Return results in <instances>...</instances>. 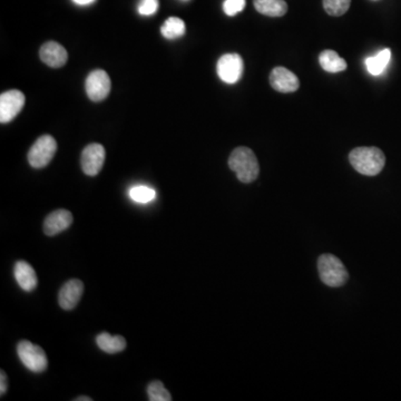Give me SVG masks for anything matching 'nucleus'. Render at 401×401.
Instances as JSON below:
<instances>
[{
    "label": "nucleus",
    "instance_id": "1",
    "mask_svg": "<svg viewBox=\"0 0 401 401\" xmlns=\"http://www.w3.org/2000/svg\"><path fill=\"white\" fill-rule=\"evenodd\" d=\"M352 168L362 175H378L385 166V157L378 147H357L349 154Z\"/></svg>",
    "mask_w": 401,
    "mask_h": 401
},
{
    "label": "nucleus",
    "instance_id": "2",
    "mask_svg": "<svg viewBox=\"0 0 401 401\" xmlns=\"http://www.w3.org/2000/svg\"><path fill=\"white\" fill-rule=\"evenodd\" d=\"M229 166L242 183H252L260 173L258 159L249 147H240L230 155Z\"/></svg>",
    "mask_w": 401,
    "mask_h": 401
},
{
    "label": "nucleus",
    "instance_id": "3",
    "mask_svg": "<svg viewBox=\"0 0 401 401\" xmlns=\"http://www.w3.org/2000/svg\"><path fill=\"white\" fill-rule=\"evenodd\" d=\"M320 279L330 288H340L348 281L349 274L340 259L326 253L318 260Z\"/></svg>",
    "mask_w": 401,
    "mask_h": 401
},
{
    "label": "nucleus",
    "instance_id": "4",
    "mask_svg": "<svg viewBox=\"0 0 401 401\" xmlns=\"http://www.w3.org/2000/svg\"><path fill=\"white\" fill-rule=\"evenodd\" d=\"M17 354L25 367L30 371L40 374L47 369V356L39 345H34L30 341L22 340L17 345Z\"/></svg>",
    "mask_w": 401,
    "mask_h": 401
},
{
    "label": "nucleus",
    "instance_id": "5",
    "mask_svg": "<svg viewBox=\"0 0 401 401\" xmlns=\"http://www.w3.org/2000/svg\"><path fill=\"white\" fill-rule=\"evenodd\" d=\"M56 151L57 142L53 136H40L28 152V162L32 168H45L51 162Z\"/></svg>",
    "mask_w": 401,
    "mask_h": 401
},
{
    "label": "nucleus",
    "instance_id": "6",
    "mask_svg": "<svg viewBox=\"0 0 401 401\" xmlns=\"http://www.w3.org/2000/svg\"><path fill=\"white\" fill-rule=\"evenodd\" d=\"M111 87H112L111 78L103 69H96L86 78V93L91 101H104L109 95Z\"/></svg>",
    "mask_w": 401,
    "mask_h": 401
},
{
    "label": "nucleus",
    "instance_id": "7",
    "mask_svg": "<svg viewBox=\"0 0 401 401\" xmlns=\"http://www.w3.org/2000/svg\"><path fill=\"white\" fill-rule=\"evenodd\" d=\"M218 75L222 82L235 84L243 74V59L239 54H226L218 61Z\"/></svg>",
    "mask_w": 401,
    "mask_h": 401
},
{
    "label": "nucleus",
    "instance_id": "8",
    "mask_svg": "<svg viewBox=\"0 0 401 401\" xmlns=\"http://www.w3.org/2000/svg\"><path fill=\"white\" fill-rule=\"evenodd\" d=\"M25 105V95L18 90H11L0 95V122H11L22 112Z\"/></svg>",
    "mask_w": 401,
    "mask_h": 401
},
{
    "label": "nucleus",
    "instance_id": "9",
    "mask_svg": "<svg viewBox=\"0 0 401 401\" xmlns=\"http://www.w3.org/2000/svg\"><path fill=\"white\" fill-rule=\"evenodd\" d=\"M105 149L99 143L90 144L82 149L80 164L82 172L88 176H96L101 172L105 162Z\"/></svg>",
    "mask_w": 401,
    "mask_h": 401
},
{
    "label": "nucleus",
    "instance_id": "10",
    "mask_svg": "<svg viewBox=\"0 0 401 401\" xmlns=\"http://www.w3.org/2000/svg\"><path fill=\"white\" fill-rule=\"evenodd\" d=\"M272 88L280 93H293L300 86L299 78L285 67H276L270 75Z\"/></svg>",
    "mask_w": 401,
    "mask_h": 401
},
{
    "label": "nucleus",
    "instance_id": "11",
    "mask_svg": "<svg viewBox=\"0 0 401 401\" xmlns=\"http://www.w3.org/2000/svg\"><path fill=\"white\" fill-rule=\"evenodd\" d=\"M82 293H84L82 282L78 279L69 280L59 291V306L64 310H73L80 302Z\"/></svg>",
    "mask_w": 401,
    "mask_h": 401
},
{
    "label": "nucleus",
    "instance_id": "12",
    "mask_svg": "<svg viewBox=\"0 0 401 401\" xmlns=\"http://www.w3.org/2000/svg\"><path fill=\"white\" fill-rule=\"evenodd\" d=\"M73 214L67 210H56L48 214L44 221V232L48 237H54L68 229L73 223Z\"/></svg>",
    "mask_w": 401,
    "mask_h": 401
},
{
    "label": "nucleus",
    "instance_id": "13",
    "mask_svg": "<svg viewBox=\"0 0 401 401\" xmlns=\"http://www.w3.org/2000/svg\"><path fill=\"white\" fill-rule=\"evenodd\" d=\"M40 59L47 66L59 68L64 66L68 61V53L61 44L56 42H47L40 47Z\"/></svg>",
    "mask_w": 401,
    "mask_h": 401
},
{
    "label": "nucleus",
    "instance_id": "14",
    "mask_svg": "<svg viewBox=\"0 0 401 401\" xmlns=\"http://www.w3.org/2000/svg\"><path fill=\"white\" fill-rule=\"evenodd\" d=\"M13 276L19 287L24 291L30 292L36 289L38 285L37 276L34 268L26 261H18L13 268Z\"/></svg>",
    "mask_w": 401,
    "mask_h": 401
},
{
    "label": "nucleus",
    "instance_id": "15",
    "mask_svg": "<svg viewBox=\"0 0 401 401\" xmlns=\"http://www.w3.org/2000/svg\"><path fill=\"white\" fill-rule=\"evenodd\" d=\"M96 343L99 348L106 354H118L125 350L126 340L121 335H112L107 333H99L96 337Z\"/></svg>",
    "mask_w": 401,
    "mask_h": 401
},
{
    "label": "nucleus",
    "instance_id": "16",
    "mask_svg": "<svg viewBox=\"0 0 401 401\" xmlns=\"http://www.w3.org/2000/svg\"><path fill=\"white\" fill-rule=\"evenodd\" d=\"M255 9L264 16L282 17L288 11L285 0H253Z\"/></svg>",
    "mask_w": 401,
    "mask_h": 401
},
{
    "label": "nucleus",
    "instance_id": "17",
    "mask_svg": "<svg viewBox=\"0 0 401 401\" xmlns=\"http://www.w3.org/2000/svg\"><path fill=\"white\" fill-rule=\"evenodd\" d=\"M320 65L326 72L335 74V73L343 72L347 69V63L345 59L339 56V54L335 51H324L320 54Z\"/></svg>",
    "mask_w": 401,
    "mask_h": 401
},
{
    "label": "nucleus",
    "instance_id": "18",
    "mask_svg": "<svg viewBox=\"0 0 401 401\" xmlns=\"http://www.w3.org/2000/svg\"><path fill=\"white\" fill-rule=\"evenodd\" d=\"M391 59V51L388 48L379 51L376 56H370L366 59V67L368 72L374 76L381 75L385 70V67L388 66Z\"/></svg>",
    "mask_w": 401,
    "mask_h": 401
},
{
    "label": "nucleus",
    "instance_id": "19",
    "mask_svg": "<svg viewBox=\"0 0 401 401\" xmlns=\"http://www.w3.org/2000/svg\"><path fill=\"white\" fill-rule=\"evenodd\" d=\"M161 32L168 39H175L185 35V23L178 17H170L161 27Z\"/></svg>",
    "mask_w": 401,
    "mask_h": 401
},
{
    "label": "nucleus",
    "instance_id": "20",
    "mask_svg": "<svg viewBox=\"0 0 401 401\" xmlns=\"http://www.w3.org/2000/svg\"><path fill=\"white\" fill-rule=\"evenodd\" d=\"M130 197L133 199L134 202L144 204V203H149L155 199L156 192L149 186L136 185L130 190Z\"/></svg>",
    "mask_w": 401,
    "mask_h": 401
},
{
    "label": "nucleus",
    "instance_id": "21",
    "mask_svg": "<svg viewBox=\"0 0 401 401\" xmlns=\"http://www.w3.org/2000/svg\"><path fill=\"white\" fill-rule=\"evenodd\" d=\"M147 395H149V399L151 401L172 400L171 393H168V389L165 388V385H163V383H161L159 380L152 381V383L147 385Z\"/></svg>",
    "mask_w": 401,
    "mask_h": 401
},
{
    "label": "nucleus",
    "instance_id": "22",
    "mask_svg": "<svg viewBox=\"0 0 401 401\" xmlns=\"http://www.w3.org/2000/svg\"><path fill=\"white\" fill-rule=\"evenodd\" d=\"M350 4L351 0H323V8L330 16L339 17L348 11Z\"/></svg>",
    "mask_w": 401,
    "mask_h": 401
},
{
    "label": "nucleus",
    "instance_id": "23",
    "mask_svg": "<svg viewBox=\"0 0 401 401\" xmlns=\"http://www.w3.org/2000/svg\"><path fill=\"white\" fill-rule=\"evenodd\" d=\"M245 7V0H226L223 4L224 13L228 16H235Z\"/></svg>",
    "mask_w": 401,
    "mask_h": 401
},
{
    "label": "nucleus",
    "instance_id": "24",
    "mask_svg": "<svg viewBox=\"0 0 401 401\" xmlns=\"http://www.w3.org/2000/svg\"><path fill=\"white\" fill-rule=\"evenodd\" d=\"M159 9V0H141L137 11L142 16H152Z\"/></svg>",
    "mask_w": 401,
    "mask_h": 401
},
{
    "label": "nucleus",
    "instance_id": "25",
    "mask_svg": "<svg viewBox=\"0 0 401 401\" xmlns=\"http://www.w3.org/2000/svg\"><path fill=\"white\" fill-rule=\"evenodd\" d=\"M7 388H8L7 375H6L4 370H1V372H0V395H1V396H4V395L7 393Z\"/></svg>",
    "mask_w": 401,
    "mask_h": 401
},
{
    "label": "nucleus",
    "instance_id": "26",
    "mask_svg": "<svg viewBox=\"0 0 401 401\" xmlns=\"http://www.w3.org/2000/svg\"><path fill=\"white\" fill-rule=\"evenodd\" d=\"M73 1H74L75 4H78V5L86 6L91 5L95 0H73Z\"/></svg>",
    "mask_w": 401,
    "mask_h": 401
},
{
    "label": "nucleus",
    "instance_id": "27",
    "mask_svg": "<svg viewBox=\"0 0 401 401\" xmlns=\"http://www.w3.org/2000/svg\"><path fill=\"white\" fill-rule=\"evenodd\" d=\"M74 400L75 401H92V400H93V399L88 398V397H86V396H80V397H78V398H75Z\"/></svg>",
    "mask_w": 401,
    "mask_h": 401
}]
</instances>
